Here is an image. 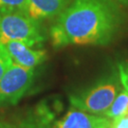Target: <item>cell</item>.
<instances>
[{
  "label": "cell",
  "mask_w": 128,
  "mask_h": 128,
  "mask_svg": "<svg viewBox=\"0 0 128 128\" xmlns=\"http://www.w3.org/2000/svg\"><path fill=\"white\" fill-rule=\"evenodd\" d=\"M119 10L113 0H73L50 28L54 48L102 46L118 30Z\"/></svg>",
  "instance_id": "1"
},
{
  "label": "cell",
  "mask_w": 128,
  "mask_h": 128,
  "mask_svg": "<svg viewBox=\"0 0 128 128\" xmlns=\"http://www.w3.org/2000/svg\"><path fill=\"white\" fill-rule=\"evenodd\" d=\"M20 42L34 46L45 41L39 21L28 12L0 10V42Z\"/></svg>",
  "instance_id": "2"
},
{
  "label": "cell",
  "mask_w": 128,
  "mask_h": 128,
  "mask_svg": "<svg viewBox=\"0 0 128 128\" xmlns=\"http://www.w3.org/2000/svg\"><path fill=\"white\" fill-rule=\"evenodd\" d=\"M50 113L38 110L34 117L26 120L20 128H110L113 120L105 116L89 114L74 107L59 120L51 122Z\"/></svg>",
  "instance_id": "3"
},
{
  "label": "cell",
  "mask_w": 128,
  "mask_h": 128,
  "mask_svg": "<svg viewBox=\"0 0 128 128\" xmlns=\"http://www.w3.org/2000/svg\"><path fill=\"white\" fill-rule=\"evenodd\" d=\"M118 89V81L109 78L86 91L70 96L69 101L71 106L76 109L94 115H104L114 102Z\"/></svg>",
  "instance_id": "4"
},
{
  "label": "cell",
  "mask_w": 128,
  "mask_h": 128,
  "mask_svg": "<svg viewBox=\"0 0 128 128\" xmlns=\"http://www.w3.org/2000/svg\"><path fill=\"white\" fill-rule=\"evenodd\" d=\"M34 77V68L12 64L0 80V106L15 105L30 87Z\"/></svg>",
  "instance_id": "5"
},
{
  "label": "cell",
  "mask_w": 128,
  "mask_h": 128,
  "mask_svg": "<svg viewBox=\"0 0 128 128\" xmlns=\"http://www.w3.org/2000/svg\"><path fill=\"white\" fill-rule=\"evenodd\" d=\"M14 63L25 68H34L46 59V51L44 50H33L20 42H8L4 44Z\"/></svg>",
  "instance_id": "6"
},
{
  "label": "cell",
  "mask_w": 128,
  "mask_h": 128,
  "mask_svg": "<svg viewBox=\"0 0 128 128\" xmlns=\"http://www.w3.org/2000/svg\"><path fill=\"white\" fill-rule=\"evenodd\" d=\"M73 0H28V14L38 21L58 16Z\"/></svg>",
  "instance_id": "7"
},
{
  "label": "cell",
  "mask_w": 128,
  "mask_h": 128,
  "mask_svg": "<svg viewBox=\"0 0 128 128\" xmlns=\"http://www.w3.org/2000/svg\"><path fill=\"white\" fill-rule=\"evenodd\" d=\"M128 115V92L124 89L118 96H116L114 102L104 116L109 118L113 122L122 117Z\"/></svg>",
  "instance_id": "8"
},
{
  "label": "cell",
  "mask_w": 128,
  "mask_h": 128,
  "mask_svg": "<svg viewBox=\"0 0 128 128\" xmlns=\"http://www.w3.org/2000/svg\"><path fill=\"white\" fill-rule=\"evenodd\" d=\"M28 0H0V10L28 12Z\"/></svg>",
  "instance_id": "9"
},
{
  "label": "cell",
  "mask_w": 128,
  "mask_h": 128,
  "mask_svg": "<svg viewBox=\"0 0 128 128\" xmlns=\"http://www.w3.org/2000/svg\"><path fill=\"white\" fill-rule=\"evenodd\" d=\"M12 62L14 61L12 59V57L10 56L5 45L0 42V80L3 77L6 70L12 64Z\"/></svg>",
  "instance_id": "10"
},
{
  "label": "cell",
  "mask_w": 128,
  "mask_h": 128,
  "mask_svg": "<svg viewBox=\"0 0 128 128\" xmlns=\"http://www.w3.org/2000/svg\"><path fill=\"white\" fill-rule=\"evenodd\" d=\"M119 74L120 82L122 84L124 89L128 92V66L125 64H119Z\"/></svg>",
  "instance_id": "11"
},
{
  "label": "cell",
  "mask_w": 128,
  "mask_h": 128,
  "mask_svg": "<svg viewBox=\"0 0 128 128\" xmlns=\"http://www.w3.org/2000/svg\"><path fill=\"white\" fill-rule=\"evenodd\" d=\"M114 128H128V115L113 122Z\"/></svg>",
  "instance_id": "12"
},
{
  "label": "cell",
  "mask_w": 128,
  "mask_h": 128,
  "mask_svg": "<svg viewBox=\"0 0 128 128\" xmlns=\"http://www.w3.org/2000/svg\"><path fill=\"white\" fill-rule=\"evenodd\" d=\"M114 2H118V3H122V4H128V0H113Z\"/></svg>",
  "instance_id": "13"
},
{
  "label": "cell",
  "mask_w": 128,
  "mask_h": 128,
  "mask_svg": "<svg viewBox=\"0 0 128 128\" xmlns=\"http://www.w3.org/2000/svg\"><path fill=\"white\" fill-rule=\"evenodd\" d=\"M110 128H114V127H113V125H112V126H111V127H110Z\"/></svg>",
  "instance_id": "14"
}]
</instances>
